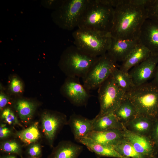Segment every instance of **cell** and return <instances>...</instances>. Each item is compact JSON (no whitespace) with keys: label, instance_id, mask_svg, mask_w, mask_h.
I'll return each instance as SVG.
<instances>
[{"label":"cell","instance_id":"21","mask_svg":"<svg viewBox=\"0 0 158 158\" xmlns=\"http://www.w3.org/2000/svg\"><path fill=\"white\" fill-rule=\"evenodd\" d=\"M125 126L118 119L114 113L94 118L93 131H101L110 129L123 130Z\"/></svg>","mask_w":158,"mask_h":158},{"label":"cell","instance_id":"15","mask_svg":"<svg viewBox=\"0 0 158 158\" xmlns=\"http://www.w3.org/2000/svg\"><path fill=\"white\" fill-rule=\"evenodd\" d=\"M94 121V118L89 119L75 114L70 116L68 125L70 127L75 140L86 137L93 131Z\"/></svg>","mask_w":158,"mask_h":158},{"label":"cell","instance_id":"19","mask_svg":"<svg viewBox=\"0 0 158 158\" xmlns=\"http://www.w3.org/2000/svg\"><path fill=\"white\" fill-rule=\"evenodd\" d=\"M77 141L85 145L90 151L100 157L115 158H130L121 155L111 146L98 143L87 137L81 138Z\"/></svg>","mask_w":158,"mask_h":158},{"label":"cell","instance_id":"17","mask_svg":"<svg viewBox=\"0 0 158 158\" xmlns=\"http://www.w3.org/2000/svg\"><path fill=\"white\" fill-rule=\"evenodd\" d=\"M151 54L148 49L139 42L122 62L119 68L124 72L128 73L130 69L146 60Z\"/></svg>","mask_w":158,"mask_h":158},{"label":"cell","instance_id":"16","mask_svg":"<svg viewBox=\"0 0 158 158\" xmlns=\"http://www.w3.org/2000/svg\"><path fill=\"white\" fill-rule=\"evenodd\" d=\"M83 147L70 140L60 142L53 149L47 158H78Z\"/></svg>","mask_w":158,"mask_h":158},{"label":"cell","instance_id":"40","mask_svg":"<svg viewBox=\"0 0 158 158\" xmlns=\"http://www.w3.org/2000/svg\"><path fill=\"white\" fill-rule=\"evenodd\" d=\"M156 157H157V156L155 157H154V158H156Z\"/></svg>","mask_w":158,"mask_h":158},{"label":"cell","instance_id":"34","mask_svg":"<svg viewBox=\"0 0 158 158\" xmlns=\"http://www.w3.org/2000/svg\"><path fill=\"white\" fill-rule=\"evenodd\" d=\"M11 133V130L5 124H1L0 126V138L1 139L6 138L10 135Z\"/></svg>","mask_w":158,"mask_h":158},{"label":"cell","instance_id":"11","mask_svg":"<svg viewBox=\"0 0 158 158\" xmlns=\"http://www.w3.org/2000/svg\"><path fill=\"white\" fill-rule=\"evenodd\" d=\"M158 63V56L151 55L128 72L135 86L148 82L153 78Z\"/></svg>","mask_w":158,"mask_h":158},{"label":"cell","instance_id":"3","mask_svg":"<svg viewBox=\"0 0 158 158\" xmlns=\"http://www.w3.org/2000/svg\"><path fill=\"white\" fill-rule=\"evenodd\" d=\"M124 96L133 103L138 116H146L154 122L158 119V85L151 81L134 86Z\"/></svg>","mask_w":158,"mask_h":158},{"label":"cell","instance_id":"14","mask_svg":"<svg viewBox=\"0 0 158 158\" xmlns=\"http://www.w3.org/2000/svg\"><path fill=\"white\" fill-rule=\"evenodd\" d=\"M138 43V39L122 40L112 37L107 53L116 63L122 62Z\"/></svg>","mask_w":158,"mask_h":158},{"label":"cell","instance_id":"25","mask_svg":"<svg viewBox=\"0 0 158 158\" xmlns=\"http://www.w3.org/2000/svg\"><path fill=\"white\" fill-rule=\"evenodd\" d=\"M111 75L116 85L124 94L134 86L128 72L122 71L118 66L113 70Z\"/></svg>","mask_w":158,"mask_h":158},{"label":"cell","instance_id":"8","mask_svg":"<svg viewBox=\"0 0 158 158\" xmlns=\"http://www.w3.org/2000/svg\"><path fill=\"white\" fill-rule=\"evenodd\" d=\"M118 66L116 62L107 53L98 57L97 61L82 79L83 85L88 90L98 89L111 75Z\"/></svg>","mask_w":158,"mask_h":158},{"label":"cell","instance_id":"1","mask_svg":"<svg viewBox=\"0 0 158 158\" xmlns=\"http://www.w3.org/2000/svg\"><path fill=\"white\" fill-rule=\"evenodd\" d=\"M147 19V12L144 6L134 4L131 0H120L114 8L111 35L118 39H138L141 27Z\"/></svg>","mask_w":158,"mask_h":158},{"label":"cell","instance_id":"6","mask_svg":"<svg viewBox=\"0 0 158 158\" xmlns=\"http://www.w3.org/2000/svg\"><path fill=\"white\" fill-rule=\"evenodd\" d=\"M89 0H64L52 13L54 22L60 28L71 30L78 26Z\"/></svg>","mask_w":158,"mask_h":158},{"label":"cell","instance_id":"12","mask_svg":"<svg viewBox=\"0 0 158 158\" xmlns=\"http://www.w3.org/2000/svg\"><path fill=\"white\" fill-rule=\"evenodd\" d=\"M151 54L158 56V24L149 19L143 23L138 39Z\"/></svg>","mask_w":158,"mask_h":158},{"label":"cell","instance_id":"36","mask_svg":"<svg viewBox=\"0 0 158 158\" xmlns=\"http://www.w3.org/2000/svg\"><path fill=\"white\" fill-rule=\"evenodd\" d=\"M152 81V82L158 85V63L156 66L155 72Z\"/></svg>","mask_w":158,"mask_h":158},{"label":"cell","instance_id":"38","mask_svg":"<svg viewBox=\"0 0 158 158\" xmlns=\"http://www.w3.org/2000/svg\"><path fill=\"white\" fill-rule=\"evenodd\" d=\"M26 158H40V157H27Z\"/></svg>","mask_w":158,"mask_h":158},{"label":"cell","instance_id":"7","mask_svg":"<svg viewBox=\"0 0 158 158\" xmlns=\"http://www.w3.org/2000/svg\"><path fill=\"white\" fill-rule=\"evenodd\" d=\"M98 89L100 111L97 116L114 113L119 107L124 93L116 85L111 75Z\"/></svg>","mask_w":158,"mask_h":158},{"label":"cell","instance_id":"31","mask_svg":"<svg viewBox=\"0 0 158 158\" xmlns=\"http://www.w3.org/2000/svg\"><path fill=\"white\" fill-rule=\"evenodd\" d=\"M154 145V155L158 154V119L154 122L152 132L150 136Z\"/></svg>","mask_w":158,"mask_h":158},{"label":"cell","instance_id":"33","mask_svg":"<svg viewBox=\"0 0 158 158\" xmlns=\"http://www.w3.org/2000/svg\"><path fill=\"white\" fill-rule=\"evenodd\" d=\"M63 0H51L44 1L42 4L47 8L54 10L57 8L61 4Z\"/></svg>","mask_w":158,"mask_h":158},{"label":"cell","instance_id":"28","mask_svg":"<svg viewBox=\"0 0 158 158\" xmlns=\"http://www.w3.org/2000/svg\"><path fill=\"white\" fill-rule=\"evenodd\" d=\"M1 118L4 122L9 125H17L23 127L14 112L10 108H6L3 110L1 113Z\"/></svg>","mask_w":158,"mask_h":158},{"label":"cell","instance_id":"37","mask_svg":"<svg viewBox=\"0 0 158 158\" xmlns=\"http://www.w3.org/2000/svg\"><path fill=\"white\" fill-rule=\"evenodd\" d=\"M1 158H17L13 154H8V155L3 156Z\"/></svg>","mask_w":158,"mask_h":158},{"label":"cell","instance_id":"5","mask_svg":"<svg viewBox=\"0 0 158 158\" xmlns=\"http://www.w3.org/2000/svg\"><path fill=\"white\" fill-rule=\"evenodd\" d=\"M98 57L88 54L75 45H71L64 51L59 65L67 77L81 78L83 79Z\"/></svg>","mask_w":158,"mask_h":158},{"label":"cell","instance_id":"22","mask_svg":"<svg viewBox=\"0 0 158 158\" xmlns=\"http://www.w3.org/2000/svg\"><path fill=\"white\" fill-rule=\"evenodd\" d=\"M37 107L36 102L24 99H18L14 105L21 121L25 124L28 123L32 120Z\"/></svg>","mask_w":158,"mask_h":158},{"label":"cell","instance_id":"24","mask_svg":"<svg viewBox=\"0 0 158 158\" xmlns=\"http://www.w3.org/2000/svg\"><path fill=\"white\" fill-rule=\"evenodd\" d=\"M16 135L22 142L26 144L35 143L41 137L37 122L34 123L26 128L17 131Z\"/></svg>","mask_w":158,"mask_h":158},{"label":"cell","instance_id":"23","mask_svg":"<svg viewBox=\"0 0 158 158\" xmlns=\"http://www.w3.org/2000/svg\"><path fill=\"white\" fill-rule=\"evenodd\" d=\"M114 113L124 126L138 116L133 103L124 96L119 107Z\"/></svg>","mask_w":158,"mask_h":158},{"label":"cell","instance_id":"26","mask_svg":"<svg viewBox=\"0 0 158 158\" xmlns=\"http://www.w3.org/2000/svg\"><path fill=\"white\" fill-rule=\"evenodd\" d=\"M111 146L119 154L124 157L130 158H148L137 152L132 145L125 138Z\"/></svg>","mask_w":158,"mask_h":158},{"label":"cell","instance_id":"20","mask_svg":"<svg viewBox=\"0 0 158 158\" xmlns=\"http://www.w3.org/2000/svg\"><path fill=\"white\" fill-rule=\"evenodd\" d=\"M154 121L146 116H138L124 126L128 130L141 135L150 137Z\"/></svg>","mask_w":158,"mask_h":158},{"label":"cell","instance_id":"13","mask_svg":"<svg viewBox=\"0 0 158 158\" xmlns=\"http://www.w3.org/2000/svg\"><path fill=\"white\" fill-rule=\"evenodd\" d=\"M122 132L124 138L138 153L148 158L157 156L154 155V144L150 137L134 133L128 130L125 127Z\"/></svg>","mask_w":158,"mask_h":158},{"label":"cell","instance_id":"35","mask_svg":"<svg viewBox=\"0 0 158 158\" xmlns=\"http://www.w3.org/2000/svg\"><path fill=\"white\" fill-rule=\"evenodd\" d=\"M8 97L4 92H1L0 94V109L1 110L7 104L9 101Z\"/></svg>","mask_w":158,"mask_h":158},{"label":"cell","instance_id":"9","mask_svg":"<svg viewBox=\"0 0 158 158\" xmlns=\"http://www.w3.org/2000/svg\"><path fill=\"white\" fill-rule=\"evenodd\" d=\"M66 116L61 113L46 111L41 116L42 132L49 145L53 147L54 141L58 133L63 127L68 125Z\"/></svg>","mask_w":158,"mask_h":158},{"label":"cell","instance_id":"32","mask_svg":"<svg viewBox=\"0 0 158 158\" xmlns=\"http://www.w3.org/2000/svg\"><path fill=\"white\" fill-rule=\"evenodd\" d=\"M27 153L29 157H40L42 153L40 145L36 143L32 144L28 148Z\"/></svg>","mask_w":158,"mask_h":158},{"label":"cell","instance_id":"10","mask_svg":"<svg viewBox=\"0 0 158 158\" xmlns=\"http://www.w3.org/2000/svg\"><path fill=\"white\" fill-rule=\"evenodd\" d=\"M61 91L71 104L77 106H85L90 97V91L80 83L77 77H67Z\"/></svg>","mask_w":158,"mask_h":158},{"label":"cell","instance_id":"27","mask_svg":"<svg viewBox=\"0 0 158 158\" xmlns=\"http://www.w3.org/2000/svg\"><path fill=\"white\" fill-rule=\"evenodd\" d=\"M0 149L3 152L9 154H15L21 156L20 145L14 140L7 141L3 142L1 145Z\"/></svg>","mask_w":158,"mask_h":158},{"label":"cell","instance_id":"18","mask_svg":"<svg viewBox=\"0 0 158 158\" xmlns=\"http://www.w3.org/2000/svg\"><path fill=\"white\" fill-rule=\"evenodd\" d=\"M103 145L112 146L124 139L122 130L110 129L101 131H92L86 137Z\"/></svg>","mask_w":158,"mask_h":158},{"label":"cell","instance_id":"2","mask_svg":"<svg viewBox=\"0 0 158 158\" xmlns=\"http://www.w3.org/2000/svg\"><path fill=\"white\" fill-rule=\"evenodd\" d=\"M114 12L107 0H89L78 27L110 33Z\"/></svg>","mask_w":158,"mask_h":158},{"label":"cell","instance_id":"30","mask_svg":"<svg viewBox=\"0 0 158 158\" xmlns=\"http://www.w3.org/2000/svg\"><path fill=\"white\" fill-rule=\"evenodd\" d=\"M9 87L12 93L18 94L22 93L23 85L22 82L19 78L16 77H14L11 80Z\"/></svg>","mask_w":158,"mask_h":158},{"label":"cell","instance_id":"29","mask_svg":"<svg viewBox=\"0 0 158 158\" xmlns=\"http://www.w3.org/2000/svg\"><path fill=\"white\" fill-rule=\"evenodd\" d=\"M145 8L147 19L158 24V0H150Z\"/></svg>","mask_w":158,"mask_h":158},{"label":"cell","instance_id":"4","mask_svg":"<svg viewBox=\"0 0 158 158\" xmlns=\"http://www.w3.org/2000/svg\"><path fill=\"white\" fill-rule=\"evenodd\" d=\"M74 45L85 53L99 57L107 53L110 46V33L79 28L72 33Z\"/></svg>","mask_w":158,"mask_h":158},{"label":"cell","instance_id":"39","mask_svg":"<svg viewBox=\"0 0 158 158\" xmlns=\"http://www.w3.org/2000/svg\"><path fill=\"white\" fill-rule=\"evenodd\" d=\"M156 158H158V157H157V156L156 157Z\"/></svg>","mask_w":158,"mask_h":158}]
</instances>
